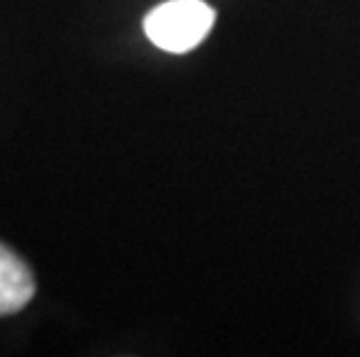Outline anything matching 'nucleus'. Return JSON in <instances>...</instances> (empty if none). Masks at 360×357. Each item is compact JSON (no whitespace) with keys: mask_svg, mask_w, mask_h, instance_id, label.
<instances>
[{"mask_svg":"<svg viewBox=\"0 0 360 357\" xmlns=\"http://www.w3.org/2000/svg\"><path fill=\"white\" fill-rule=\"evenodd\" d=\"M217 21V14L202 0H167L144 19L149 42L167 54H186L200 44Z\"/></svg>","mask_w":360,"mask_h":357,"instance_id":"f257e3e1","label":"nucleus"},{"mask_svg":"<svg viewBox=\"0 0 360 357\" xmlns=\"http://www.w3.org/2000/svg\"><path fill=\"white\" fill-rule=\"evenodd\" d=\"M35 295V281L26 262L0 244V316H12Z\"/></svg>","mask_w":360,"mask_h":357,"instance_id":"f03ea898","label":"nucleus"}]
</instances>
